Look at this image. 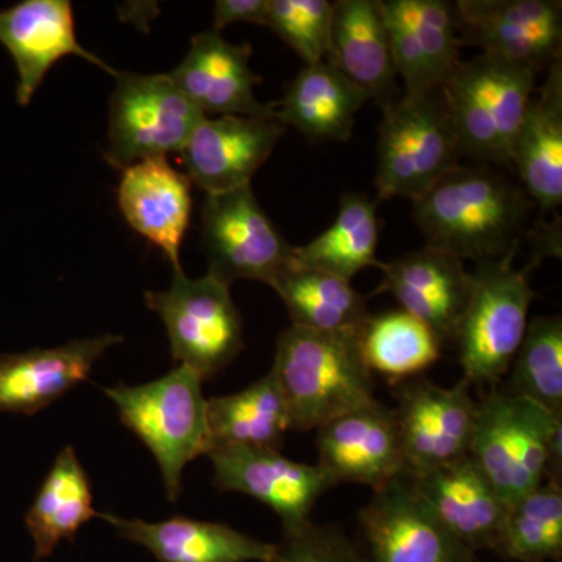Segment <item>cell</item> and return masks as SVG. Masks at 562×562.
Returning <instances> with one entry per match:
<instances>
[{
  "mask_svg": "<svg viewBox=\"0 0 562 562\" xmlns=\"http://www.w3.org/2000/svg\"><path fill=\"white\" fill-rule=\"evenodd\" d=\"M291 430H316L325 422L375 401L373 373L361 353L358 331L280 333L271 369Z\"/></svg>",
  "mask_w": 562,
  "mask_h": 562,
  "instance_id": "obj_2",
  "label": "cell"
},
{
  "mask_svg": "<svg viewBox=\"0 0 562 562\" xmlns=\"http://www.w3.org/2000/svg\"><path fill=\"white\" fill-rule=\"evenodd\" d=\"M469 457L512 506L546 480L561 483L562 414L492 390L479 402Z\"/></svg>",
  "mask_w": 562,
  "mask_h": 562,
  "instance_id": "obj_3",
  "label": "cell"
},
{
  "mask_svg": "<svg viewBox=\"0 0 562 562\" xmlns=\"http://www.w3.org/2000/svg\"><path fill=\"white\" fill-rule=\"evenodd\" d=\"M317 464L336 484L382 490L406 473L394 409L372 401L316 428Z\"/></svg>",
  "mask_w": 562,
  "mask_h": 562,
  "instance_id": "obj_15",
  "label": "cell"
},
{
  "mask_svg": "<svg viewBox=\"0 0 562 562\" xmlns=\"http://www.w3.org/2000/svg\"><path fill=\"white\" fill-rule=\"evenodd\" d=\"M0 44L18 69L16 101L27 106L55 63L68 55L99 66L116 77L102 58L80 46L69 0H22L0 11Z\"/></svg>",
  "mask_w": 562,
  "mask_h": 562,
  "instance_id": "obj_18",
  "label": "cell"
},
{
  "mask_svg": "<svg viewBox=\"0 0 562 562\" xmlns=\"http://www.w3.org/2000/svg\"><path fill=\"white\" fill-rule=\"evenodd\" d=\"M495 552L508 561H561V483L546 480L509 506Z\"/></svg>",
  "mask_w": 562,
  "mask_h": 562,
  "instance_id": "obj_33",
  "label": "cell"
},
{
  "mask_svg": "<svg viewBox=\"0 0 562 562\" xmlns=\"http://www.w3.org/2000/svg\"><path fill=\"white\" fill-rule=\"evenodd\" d=\"M373 294H390L402 312L424 322L443 341L453 338L472 292V272L449 251L424 249L383 262Z\"/></svg>",
  "mask_w": 562,
  "mask_h": 562,
  "instance_id": "obj_19",
  "label": "cell"
},
{
  "mask_svg": "<svg viewBox=\"0 0 562 562\" xmlns=\"http://www.w3.org/2000/svg\"><path fill=\"white\" fill-rule=\"evenodd\" d=\"M368 101V92L321 61L305 65L273 109L284 127L291 125L306 138L325 143L349 140L358 111Z\"/></svg>",
  "mask_w": 562,
  "mask_h": 562,
  "instance_id": "obj_27",
  "label": "cell"
},
{
  "mask_svg": "<svg viewBox=\"0 0 562 562\" xmlns=\"http://www.w3.org/2000/svg\"><path fill=\"white\" fill-rule=\"evenodd\" d=\"M379 236L375 203L349 192L342 195L330 227L305 246L294 247V258L303 266L351 281L362 269H382L383 262L376 258Z\"/></svg>",
  "mask_w": 562,
  "mask_h": 562,
  "instance_id": "obj_31",
  "label": "cell"
},
{
  "mask_svg": "<svg viewBox=\"0 0 562 562\" xmlns=\"http://www.w3.org/2000/svg\"><path fill=\"white\" fill-rule=\"evenodd\" d=\"M516 251L479 262L472 292L458 322L453 341L465 382L491 387L502 382L524 341L535 291L528 271L514 268Z\"/></svg>",
  "mask_w": 562,
  "mask_h": 562,
  "instance_id": "obj_6",
  "label": "cell"
},
{
  "mask_svg": "<svg viewBox=\"0 0 562 562\" xmlns=\"http://www.w3.org/2000/svg\"><path fill=\"white\" fill-rule=\"evenodd\" d=\"M269 0H217L214 3L213 31L220 32L236 22L266 25Z\"/></svg>",
  "mask_w": 562,
  "mask_h": 562,
  "instance_id": "obj_37",
  "label": "cell"
},
{
  "mask_svg": "<svg viewBox=\"0 0 562 562\" xmlns=\"http://www.w3.org/2000/svg\"><path fill=\"white\" fill-rule=\"evenodd\" d=\"M508 372H512L509 394L527 398L547 412L562 414L561 316L528 322Z\"/></svg>",
  "mask_w": 562,
  "mask_h": 562,
  "instance_id": "obj_34",
  "label": "cell"
},
{
  "mask_svg": "<svg viewBox=\"0 0 562 562\" xmlns=\"http://www.w3.org/2000/svg\"><path fill=\"white\" fill-rule=\"evenodd\" d=\"M125 541L138 543L160 562H268L276 543L258 541L225 524L173 517L162 522L98 514Z\"/></svg>",
  "mask_w": 562,
  "mask_h": 562,
  "instance_id": "obj_25",
  "label": "cell"
},
{
  "mask_svg": "<svg viewBox=\"0 0 562 562\" xmlns=\"http://www.w3.org/2000/svg\"><path fill=\"white\" fill-rule=\"evenodd\" d=\"M360 524L369 562H480L422 501L408 472L373 491Z\"/></svg>",
  "mask_w": 562,
  "mask_h": 562,
  "instance_id": "obj_14",
  "label": "cell"
},
{
  "mask_svg": "<svg viewBox=\"0 0 562 562\" xmlns=\"http://www.w3.org/2000/svg\"><path fill=\"white\" fill-rule=\"evenodd\" d=\"M325 61L368 92L369 99L382 110L401 99L398 74L379 0L333 2Z\"/></svg>",
  "mask_w": 562,
  "mask_h": 562,
  "instance_id": "obj_24",
  "label": "cell"
},
{
  "mask_svg": "<svg viewBox=\"0 0 562 562\" xmlns=\"http://www.w3.org/2000/svg\"><path fill=\"white\" fill-rule=\"evenodd\" d=\"M461 46L542 72L561 61L560 0H458Z\"/></svg>",
  "mask_w": 562,
  "mask_h": 562,
  "instance_id": "obj_11",
  "label": "cell"
},
{
  "mask_svg": "<svg viewBox=\"0 0 562 562\" xmlns=\"http://www.w3.org/2000/svg\"><path fill=\"white\" fill-rule=\"evenodd\" d=\"M294 327L314 331H360L371 316L368 297L350 281L294 261L273 281Z\"/></svg>",
  "mask_w": 562,
  "mask_h": 562,
  "instance_id": "obj_29",
  "label": "cell"
},
{
  "mask_svg": "<svg viewBox=\"0 0 562 562\" xmlns=\"http://www.w3.org/2000/svg\"><path fill=\"white\" fill-rule=\"evenodd\" d=\"M538 72L482 54L460 61L441 90L461 157L512 169L513 144Z\"/></svg>",
  "mask_w": 562,
  "mask_h": 562,
  "instance_id": "obj_4",
  "label": "cell"
},
{
  "mask_svg": "<svg viewBox=\"0 0 562 562\" xmlns=\"http://www.w3.org/2000/svg\"><path fill=\"white\" fill-rule=\"evenodd\" d=\"M268 562H369L349 536L330 525L319 527L310 522L301 530L286 532L276 543Z\"/></svg>",
  "mask_w": 562,
  "mask_h": 562,
  "instance_id": "obj_36",
  "label": "cell"
},
{
  "mask_svg": "<svg viewBox=\"0 0 562 562\" xmlns=\"http://www.w3.org/2000/svg\"><path fill=\"white\" fill-rule=\"evenodd\" d=\"M95 516L90 480L76 450L66 446L25 514V527L35 546L33 562L47 560L58 543L72 539Z\"/></svg>",
  "mask_w": 562,
  "mask_h": 562,
  "instance_id": "obj_28",
  "label": "cell"
},
{
  "mask_svg": "<svg viewBox=\"0 0 562 562\" xmlns=\"http://www.w3.org/2000/svg\"><path fill=\"white\" fill-rule=\"evenodd\" d=\"M250 55L249 43L233 44L220 32H202L169 77L205 116L277 117L273 103L255 98L261 77L251 70Z\"/></svg>",
  "mask_w": 562,
  "mask_h": 562,
  "instance_id": "obj_20",
  "label": "cell"
},
{
  "mask_svg": "<svg viewBox=\"0 0 562 562\" xmlns=\"http://www.w3.org/2000/svg\"><path fill=\"white\" fill-rule=\"evenodd\" d=\"M531 211L522 187L487 165L454 166L413 201L427 246L476 265L517 251Z\"/></svg>",
  "mask_w": 562,
  "mask_h": 562,
  "instance_id": "obj_1",
  "label": "cell"
},
{
  "mask_svg": "<svg viewBox=\"0 0 562 562\" xmlns=\"http://www.w3.org/2000/svg\"><path fill=\"white\" fill-rule=\"evenodd\" d=\"M284 131L277 117H203L180 151L187 177L205 194L250 187Z\"/></svg>",
  "mask_w": 562,
  "mask_h": 562,
  "instance_id": "obj_16",
  "label": "cell"
},
{
  "mask_svg": "<svg viewBox=\"0 0 562 562\" xmlns=\"http://www.w3.org/2000/svg\"><path fill=\"white\" fill-rule=\"evenodd\" d=\"M395 419L409 475L471 453L479 402L465 380L452 387L424 379L401 382L395 387Z\"/></svg>",
  "mask_w": 562,
  "mask_h": 562,
  "instance_id": "obj_12",
  "label": "cell"
},
{
  "mask_svg": "<svg viewBox=\"0 0 562 562\" xmlns=\"http://www.w3.org/2000/svg\"><path fill=\"white\" fill-rule=\"evenodd\" d=\"M213 484L222 492H241L268 505L283 525V535L312 522L313 508L336 483L319 464L292 461L269 447H221L206 453Z\"/></svg>",
  "mask_w": 562,
  "mask_h": 562,
  "instance_id": "obj_13",
  "label": "cell"
},
{
  "mask_svg": "<svg viewBox=\"0 0 562 562\" xmlns=\"http://www.w3.org/2000/svg\"><path fill=\"white\" fill-rule=\"evenodd\" d=\"M202 241L210 276L228 286L239 279L272 286L294 261V247L262 211L251 187L206 194Z\"/></svg>",
  "mask_w": 562,
  "mask_h": 562,
  "instance_id": "obj_10",
  "label": "cell"
},
{
  "mask_svg": "<svg viewBox=\"0 0 562 562\" xmlns=\"http://www.w3.org/2000/svg\"><path fill=\"white\" fill-rule=\"evenodd\" d=\"M117 202L128 225L157 246L173 273L183 272L181 244L190 225L191 181L166 158H149L128 166L122 172Z\"/></svg>",
  "mask_w": 562,
  "mask_h": 562,
  "instance_id": "obj_23",
  "label": "cell"
},
{
  "mask_svg": "<svg viewBox=\"0 0 562 562\" xmlns=\"http://www.w3.org/2000/svg\"><path fill=\"white\" fill-rule=\"evenodd\" d=\"M333 2L269 0L266 27L272 29L305 65L325 61L330 44Z\"/></svg>",
  "mask_w": 562,
  "mask_h": 562,
  "instance_id": "obj_35",
  "label": "cell"
},
{
  "mask_svg": "<svg viewBox=\"0 0 562 562\" xmlns=\"http://www.w3.org/2000/svg\"><path fill=\"white\" fill-rule=\"evenodd\" d=\"M371 372L401 383L427 371L441 357L442 339L412 314L395 310L369 316L358 331Z\"/></svg>",
  "mask_w": 562,
  "mask_h": 562,
  "instance_id": "obj_32",
  "label": "cell"
},
{
  "mask_svg": "<svg viewBox=\"0 0 562 562\" xmlns=\"http://www.w3.org/2000/svg\"><path fill=\"white\" fill-rule=\"evenodd\" d=\"M122 336L81 339L52 349L0 357V413L35 414L88 379L95 362Z\"/></svg>",
  "mask_w": 562,
  "mask_h": 562,
  "instance_id": "obj_22",
  "label": "cell"
},
{
  "mask_svg": "<svg viewBox=\"0 0 562 562\" xmlns=\"http://www.w3.org/2000/svg\"><path fill=\"white\" fill-rule=\"evenodd\" d=\"M512 169L522 190L542 211L562 203V65L547 70L532 92L522 125L513 144Z\"/></svg>",
  "mask_w": 562,
  "mask_h": 562,
  "instance_id": "obj_26",
  "label": "cell"
},
{
  "mask_svg": "<svg viewBox=\"0 0 562 562\" xmlns=\"http://www.w3.org/2000/svg\"><path fill=\"white\" fill-rule=\"evenodd\" d=\"M382 113L375 177L379 201H414L460 165V143L441 90L405 92Z\"/></svg>",
  "mask_w": 562,
  "mask_h": 562,
  "instance_id": "obj_7",
  "label": "cell"
},
{
  "mask_svg": "<svg viewBox=\"0 0 562 562\" xmlns=\"http://www.w3.org/2000/svg\"><path fill=\"white\" fill-rule=\"evenodd\" d=\"M405 92L439 90L460 65L452 2L379 0Z\"/></svg>",
  "mask_w": 562,
  "mask_h": 562,
  "instance_id": "obj_17",
  "label": "cell"
},
{
  "mask_svg": "<svg viewBox=\"0 0 562 562\" xmlns=\"http://www.w3.org/2000/svg\"><path fill=\"white\" fill-rule=\"evenodd\" d=\"M409 479L422 501L458 541L475 553L497 550L509 506L469 454Z\"/></svg>",
  "mask_w": 562,
  "mask_h": 562,
  "instance_id": "obj_21",
  "label": "cell"
},
{
  "mask_svg": "<svg viewBox=\"0 0 562 562\" xmlns=\"http://www.w3.org/2000/svg\"><path fill=\"white\" fill-rule=\"evenodd\" d=\"M288 430L290 413L271 371L246 390L209 401V452L235 446L280 450Z\"/></svg>",
  "mask_w": 562,
  "mask_h": 562,
  "instance_id": "obj_30",
  "label": "cell"
},
{
  "mask_svg": "<svg viewBox=\"0 0 562 562\" xmlns=\"http://www.w3.org/2000/svg\"><path fill=\"white\" fill-rule=\"evenodd\" d=\"M144 299L165 324L173 361L192 369L203 382L241 353L243 322L231 286L210 273L195 280L173 273L169 290L147 291Z\"/></svg>",
  "mask_w": 562,
  "mask_h": 562,
  "instance_id": "obj_8",
  "label": "cell"
},
{
  "mask_svg": "<svg viewBox=\"0 0 562 562\" xmlns=\"http://www.w3.org/2000/svg\"><path fill=\"white\" fill-rule=\"evenodd\" d=\"M110 102L105 160L124 171L135 162L183 150L206 117L169 74L117 72Z\"/></svg>",
  "mask_w": 562,
  "mask_h": 562,
  "instance_id": "obj_9",
  "label": "cell"
},
{
  "mask_svg": "<svg viewBox=\"0 0 562 562\" xmlns=\"http://www.w3.org/2000/svg\"><path fill=\"white\" fill-rule=\"evenodd\" d=\"M202 383L192 369L177 366L154 382L103 390L122 424L154 454L171 502L180 497L184 468L209 453V401Z\"/></svg>",
  "mask_w": 562,
  "mask_h": 562,
  "instance_id": "obj_5",
  "label": "cell"
}]
</instances>
